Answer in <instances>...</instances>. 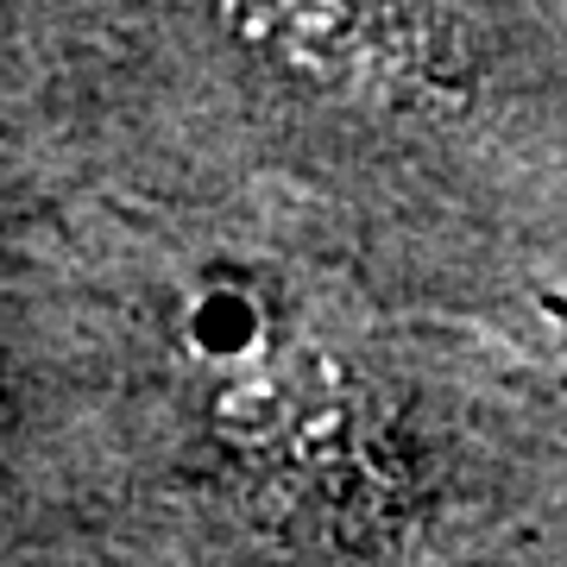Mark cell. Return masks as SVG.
<instances>
[{
  "label": "cell",
  "mask_w": 567,
  "mask_h": 567,
  "mask_svg": "<svg viewBox=\"0 0 567 567\" xmlns=\"http://www.w3.org/2000/svg\"><path fill=\"white\" fill-rule=\"evenodd\" d=\"M271 341H278V334H271V316H265L252 297H234V290H208V297H196L189 316H183V347H189L208 372L227 365V360H246V353H259V347H271Z\"/></svg>",
  "instance_id": "3957f363"
},
{
  "label": "cell",
  "mask_w": 567,
  "mask_h": 567,
  "mask_svg": "<svg viewBox=\"0 0 567 567\" xmlns=\"http://www.w3.org/2000/svg\"><path fill=\"white\" fill-rule=\"evenodd\" d=\"M221 20L234 39H246L252 51L309 82L360 70L365 44H372L365 0H221Z\"/></svg>",
  "instance_id": "7a4b0ae2"
},
{
  "label": "cell",
  "mask_w": 567,
  "mask_h": 567,
  "mask_svg": "<svg viewBox=\"0 0 567 567\" xmlns=\"http://www.w3.org/2000/svg\"><path fill=\"white\" fill-rule=\"evenodd\" d=\"M328 416H334L328 365L309 347L271 341L246 360L215 365V379H208V423L227 447H246V454H259V447L278 454V447L309 442Z\"/></svg>",
  "instance_id": "6da1fadb"
}]
</instances>
